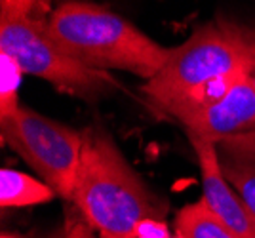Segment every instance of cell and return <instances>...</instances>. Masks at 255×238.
Instances as JSON below:
<instances>
[{
    "label": "cell",
    "instance_id": "6da1fadb",
    "mask_svg": "<svg viewBox=\"0 0 255 238\" xmlns=\"http://www.w3.org/2000/svg\"><path fill=\"white\" fill-rule=\"evenodd\" d=\"M84 145L71 202L101 238H139L160 223L168 204L129 166L103 126L82 130Z\"/></svg>",
    "mask_w": 255,
    "mask_h": 238
},
{
    "label": "cell",
    "instance_id": "7a4b0ae2",
    "mask_svg": "<svg viewBox=\"0 0 255 238\" xmlns=\"http://www.w3.org/2000/svg\"><path fill=\"white\" fill-rule=\"evenodd\" d=\"M242 76L244 57L227 21L206 23L181 46L170 48L143 94L152 107L177 120L225 96Z\"/></svg>",
    "mask_w": 255,
    "mask_h": 238
},
{
    "label": "cell",
    "instance_id": "3957f363",
    "mask_svg": "<svg viewBox=\"0 0 255 238\" xmlns=\"http://www.w3.org/2000/svg\"><path fill=\"white\" fill-rule=\"evenodd\" d=\"M46 29L67 54L99 71H126L150 80L170 55V48L133 23L86 0H63L50 13Z\"/></svg>",
    "mask_w": 255,
    "mask_h": 238
},
{
    "label": "cell",
    "instance_id": "277c9868",
    "mask_svg": "<svg viewBox=\"0 0 255 238\" xmlns=\"http://www.w3.org/2000/svg\"><path fill=\"white\" fill-rule=\"evenodd\" d=\"M0 52L13 57L25 75L44 78L69 96L90 103L118 88L113 76L69 55L48 33L46 23L23 17H0Z\"/></svg>",
    "mask_w": 255,
    "mask_h": 238
},
{
    "label": "cell",
    "instance_id": "5b68a950",
    "mask_svg": "<svg viewBox=\"0 0 255 238\" xmlns=\"http://www.w3.org/2000/svg\"><path fill=\"white\" fill-rule=\"evenodd\" d=\"M2 139L65 200L73 198L84 135L29 107L0 119Z\"/></svg>",
    "mask_w": 255,
    "mask_h": 238
},
{
    "label": "cell",
    "instance_id": "8992f818",
    "mask_svg": "<svg viewBox=\"0 0 255 238\" xmlns=\"http://www.w3.org/2000/svg\"><path fill=\"white\" fill-rule=\"evenodd\" d=\"M187 133L213 143L255 130V90L242 76L225 96L177 119Z\"/></svg>",
    "mask_w": 255,
    "mask_h": 238
},
{
    "label": "cell",
    "instance_id": "52a82bcc",
    "mask_svg": "<svg viewBox=\"0 0 255 238\" xmlns=\"http://www.w3.org/2000/svg\"><path fill=\"white\" fill-rule=\"evenodd\" d=\"M187 135L198 160L206 204L240 238H255V214L221 172L215 143L192 133Z\"/></svg>",
    "mask_w": 255,
    "mask_h": 238
},
{
    "label": "cell",
    "instance_id": "ba28073f",
    "mask_svg": "<svg viewBox=\"0 0 255 238\" xmlns=\"http://www.w3.org/2000/svg\"><path fill=\"white\" fill-rule=\"evenodd\" d=\"M221 172L255 214V130L215 143Z\"/></svg>",
    "mask_w": 255,
    "mask_h": 238
},
{
    "label": "cell",
    "instance_id": "9c48e42d",
    "mask_svg": "<svg viewBox=\"0 0 255 238\" xmlns=\"http://www.w3.org/2000/svg\"><path fill=\"white\" fill-rule=\"evenodd\" d=\"M57 196L50 185L34 179L29 173L4 168L0 172V206L2 208H29L46 204Z\"/></svg>",
    "mask_w": 255,
    "mask_h": 238
},
{
    "label": "cell",
    "instance_id": "30bf717a",
    "mask_svg": "<svg viewBox=\"0 0 255 238\" xmlns=\"http://www.w3.org/2000/svg\"><path fill=\"white\" fill-rule=\"evenodd\" d=\"M175 231L179 238H240L204 198L183 206L175 214Z\"/></svg>",
    "mask_w": 255,
    "mask_h": 238
},
{
    "label": "cell",
    "instance_id": "8fae6325",
    "mask_svg": "<svg viewBox=\"0 0 255 238\" xmlns=\"http://www.w3.org/2000/svg\"><path fill=\"white\" fill-rule=\"evenodd\" d=\"M23 75V69L13 57L0 52V119L10 117L21 107L19 86Z\"/></svg>",
    "mask_w": 255,
    "mask_h": 238
},
{
    "label": "cell",
    "instance_id": "7c38bea8",
    "mask_svg": "<svg viewBox=\"0 0 255 238\" xmlns=\"http://www.w3.org/2000/svg\"><path fill=\"white\" fill-rule=\"evenodd\" d=\"M52 11V0H0V17H23L46 23Z\"/></svg>",
    "mask_w": 255,
    "mask_h": 238
},
{
    "label": "cell",
    "instance_id": "4fadbf2b",
    "mask_svg": "<svg viewBox=\"0 0 255 238\" xmlns=\"http://www.w3.org/2000/svg\"><path fill=\"white\" fill-rule=\"evenodd\" d=\"M227 25L233 33L234 40L238 42V48L244 57V73L255 90V29L233 21H227Z\"/></svg>",
    "mask_w": 255,
    "mask_h": 238
},
{
    "label": "cell",
    "instance_id": "5bb4252c",
    "mask_svg": "<svg viewBox=\"0 0 255 238\" xmlns=\"http://www.w3.org/2000/svg\"><path fill=\"white\" fill-rule=\"evenodd\" d=\"M48 238H94V227L86 221V217L75 206L73 210H67L61 227Z\"/></svg>",
    "mask_w": 255,
    "mask_h": 238
},
{
    "label": "cell",
    "instance_id": "9a60e30c",
    "mask_svg": "<svg viewBox=\"0 0 255 238\" xmlns=\"http://www.w3.org/2000/svg\"><path fill=\"white\" fill-rule=\"evenodd\" d=\"M0 238H21V237H17V235H13V233H4Z\"/></svg>",
    "mask_w": 255,
    "mask_h": 238
}]
</instances>
